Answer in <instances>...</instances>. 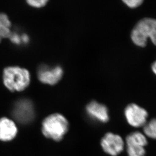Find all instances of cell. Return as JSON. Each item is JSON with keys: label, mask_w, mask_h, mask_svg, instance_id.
<instances>
[{"label": "cell", "mask_w": 156, "mask_h": 156, "mask_svg": "<svg viewBox=\"0 0 156 156\" xmlns=\"http://www.w3.org/2000/svg\"><path fill=\"white\" fill-rule=\"evenodd\" d=\"M63 70L60 66L49 67L42 65L38 70V77L41 82L45 84L54 85L61 80Z\"/></svg>", "instance_id": "cell-7"}, {"label": "cell", "mask_w": 156, "mask_h": 156, "mask_svg": "<svg viewBox=\"0 0 156 156\" xmlns=\"http://www.w3.org/2000/svg\"><path fill=\"white\" fill-rule=\"evenodd\" d=\"M126 144H138L144 147L147 144V141L143 133L136 131L131 133L127 136Z\"/></svg>", "instance_id": "cell-11"}, {"label": "cell", "mask_w": 156, "mask_h": 156, "mask_svg": "<svg viewBox=\"0 0 156 156\" xmlns=\"http://www.w3.org/2000/svg\"><path fill=\"white\" fill-rule=\"evenodd\" d=\"M12 116L20 123L28 124L32 122L35 117L32 102L27 99H21L17 101L12 110Z\"/></svg>", "instance_id": "cell-4"}, {"label": "cell", "mask_w": 156, "mask_h": 156, "mask_svg": "<svg viewBox=\"0 0 156 156\" xmlns=\"http://www.w3.org/2000/svg\"><path fill=\"white\" fill-rule=\"evenodd\" d=\"M149 38L156 45V20L147 18L141 20L134 27L131 38L135 44L143 47Z\"/></svg>", "instance_id": "cell-3"}, {"label": "cell", "mask_w": 156, "mask_h": 156, "mask_svg": "<svg viewBox=\"0 0 156 156\" xmlns=\"http://www.w3.org/2000/svg\"><path fill=\"white\" fill-rule=\"evenodd\" d=\"M21 43L24 44H27L29 41V37L26 34H23L21 35Z\"/></svg>", "instance_id": "cell-17"}, {"label": "cell", "mask_w": 156, "mask_h": 156, "mask_svg": "<svg viewBox=\"0 0 156 156\" xmlns=\"http://www.w3.org/2000/svg\"><path fill=\"white\" fill-rule=\"evenodd\" d=\"M3 81L6 88L11 91H22L29 86L31 75L25 68L7 67L3 71Z\"/></svg>", "instance_id": "cell-2"}, {"label": "cell", "mask_w": 156, "mask_h": 156, "mask_svg": "<svg viewBox=\"0 0 156 156\" xmlns=\"http://www.w3.org/2000/svg\"><path fill=\"white\" fill-rule=\"evenodd\" d=\"M86 112L90 118L101 123H106L109 120L107 108L96 101H92L86 106Z\"/></svg>", "instance_id": "cell-8"}, {"label": "cell", "mask_w": 156, "mask_h": 156, "mask_svg": "<svg viewBox=\"0 0 156 156\" xmlns=\"http://www.w3.org/2000/svg\"><path fill=\"white\" fill-rule=\"evenodd\" d=\"M124 3L130 8H136L142 4L143 1L141 0H130L124 1Z\"/></svg>", "instance_id": "cell-16"}, {"label": "cell", "mask_w": 156, "mask_h": 156, "mask_svg": "<svg viewBox=\"0 0 156 156\" xmlns=\"http://www.w3.org/2000/svg\"><path fill=\"white\" fill-rule=\"evenodd\" d=\"M124 113L127 121L132 126L140 127L146 124L147 112L137 105H129L126 108Z\"/></svg>", "instance_id": "cell-5"}, {"label": "cell", "mask_w": 156, "mask_h": 156, "mask_svg": "<svg viewBox=\"0 0 156 156\" xmlns=\"http://www.w3.org/2000/svg\"><path fill=\"white\" fill-rule=\"evenodd\" d=\"M17 131V127L14 121L7 117L0 119V140H12L16 137Z\"/></svg>", "instance_id": "cell-9"}, {"label": "cell", "mask_w": 156, "mask_h": 156, "mask_svg": "<svg viewBox=\"0 0 156 156\" xmlns=\"http://www.w3.org/2000/svg\"><path fill=\"white\" fill-rule=\"evenodd\" d=\"M152 70L156 74V62H155L152 65Z\"/></svg>", "instance_id": "cell-18"}, {"label": "cell", "mask_w": 156, "mask_h": 156, "mask_svg": "<svg viewBox=\"0 0 156 156\" xmlns=\"http://www.w3.org/2000/svg\"><path fill=\"white\" fill-rule=\"evenodd\" d=\"M144 133L152 139H156V118L150 120L144 125Z\"/></svg>", "instance_id": "cell-13"}, {"label": "cell", "mask_w": 156, "mask_h": 156, "mask_svg": "<svg viewBox=\"0 0 156 156\" xmlns=\"http://www.w3.org/2000/svg\"><path fill=\"white\" fill-rule=\"evenodd\" d=\"M12 43L14 44H19L21 43V35L18 34L17 33H11L9 37Z\"/></svg>", "instance_id": "cell-15"}, {"label": "cell", "mask_w": 156, "mask_h": 156, "mask_svg": "<svg viewBox=\"0 0 156 156\" xmlns=\"http://www.w3.org/2000/svg\"><path fill=\"white\" fill-rule=\"evenodd\" d=\"M128 156H144L146 151L143 146L132 144H126Z\"/></svg>", "instance_id": "cell-12"}, {"label": "cell", "mask_w": 156, "mask_h": 156, "mask_svg": "<svg viewBox=\"0 0 156 156\" xmlns=\"http://www.w3.org/2000/svg\"><path fill=\"white\" fill-rule=\"evenodd\" d=\"M101 146L106 154L118 156L124 149V143L121 136L113 133H107L101 140Z\"/></svg>", "instance_id": "cell-6"}, {"label": "cell", "mask_w": 156, "mask_h": 156, "mask_svg": "<svg viewBox=\"0 0 156 156\" xmlns=\"http://www.w3.org/2000/svg\"><path fill=\"white\" fill-rule=\"evenodd\" d=\"M69 123L64 116L59 113L49 115L42 123V132L48 139L61 141L68 133Z\"/></svg>", "instance_id": "cell-1"}, {"label": "cell", "mask_w": 156, "mask_h": 156, "mask_svg": "<svg viewBox=\"0 0 156 156\" xmlns=\"http://www.w3.org/2000/svg\"><path fill=\"white\" fill-rule=\"evenodd\" d=\"M48 1L47 0H38V1H28V4L35 8H41L45 6Z\"/></svg>", "instance_id": "cell-14"}, {"label": "cell", "mask_w": 156, "mask_h": 156, "mask_svg": "<svg viewBox=\"0 0 156 156\" xmlns=\"http://www.w3.org/2000/svg\"><path fill=\"white\" fill-rule=\"evenodd\" d=\"M11 23L6 14L0 13V42L3 38H9L11 31Z\"/></svg>", "instance_id": "cell-10"}]
</instances>
